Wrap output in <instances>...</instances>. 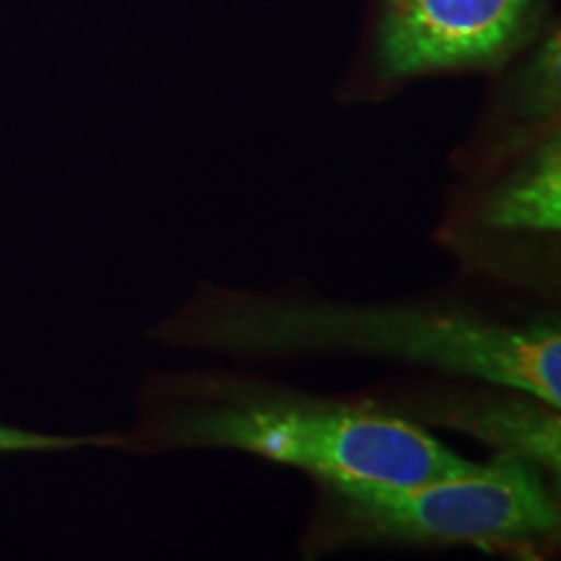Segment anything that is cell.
Wrapping results in <instances>:
<instances>
[{
  "mask_svg": "<svg viewBox=\"0 0 561 561\" xmlns=\"http://www.w3.org/2000/svg\"><path fill=\"white\" fill-rule=\"evenodd\" d=\"M157 339L237 354L362 351L479 377L551 409L561 403L557 325H502L442 307H346L219 291L191 301Z\"/></svg>",
  "mask_w": 561,
  "mask_h": 561,
  "instance_id": "cell-1",
  "label": "cell"
},
{
  "mask_svg": "<svg viewBox=\"0 0 561 561\" xmlns=\"http://www.w3.org/2000/svg\"><path fill=\"white\" fill-rule=\"evenodd\" d=\"M221 447L312 473L328 486H416L476 468L413 421L248 382H182L117 450Z\"/></svg>",
  "mask_w": 561,
  "mask_h": 561,
  "instance_id": "cell-2",
  "label": "cell"
},
{
  "mask_svg": "<svg viewBox=\"0 0 561 561\" xmlns=\"http://www.w3.org/2000/svg\"><path fill=\"white\" fill-rule=\"evenodd\" d=\"M559 533V504L536 462L500 453L489 466L416 486H328L314 549L354 543H468L483 551L538 549Z\"/></svg>",
  "mask_w": 561,
  "mask_h": 561,
  "instance_id": "cell-3",
  "label": "cell"
},
{
  "mask_svg": "<svg viewBox=\"0 0 561 561\" xmlns=\"http://www.w3.org/2000/svg\"><path fill=\"white\" fill-rule=\"evenodd\" d=\"M541 16V0H382L375 70L409 81L494 68L517 53Z\"/></svg>",
  "mask_w": 561,
  "mask_h": 561,
  "instance_id": "cell-4",
  "label": "cell"
},
{
  "mask_svg": "<svg viewBox=\"0 0 561 561\" xmlns=\"http://www.w3.org/2000/svg\"><path fill=\"white\" fill-rule=\"evenodd\" d=\"M481 221L491 229L559 231L561 224V151L553 130L536 146L507 180L483 203Z\"/></svg>",
  "mask_w": 561,
  "mask_h": 561,
  "instance_id": "cell-5",
  "label": "cell"
},
{
  "mask_svg": "<svg viewBox=\"0 0 561 561\" xmlns=\"http://www.w3.org/2000/svg\"><path fill=\"white\" fill-rule=\"evenodd\" d=\"M450 421L502 453L520 455L546 471L559 473V419L551 413V405L489 398V403L455 405Z\"/></svg>",
  "mask_w": 561,
  "mask_h": 561,
  "instance_id": "cell-6",
  "label": "cell"
},
{
  "mask_svg": "<svg viewBox=\"0 0 561 561\" xmlns=\"http://www.w3.org/2000/svg\"><path fill=\"white\" fill-rule=\"evenodd\" d=\"M81 447H112V434H94V437H70V434H45L21 430L0 421V455H50L70 453Z\"/></svg>",
  "mask_w": 561,
  "mask_h": 561,
  "instance_id": "cell-7",
  "label": "cell"
}]
</instances>
